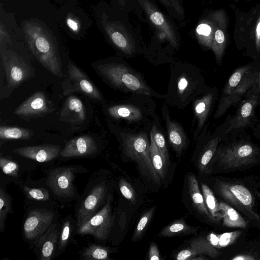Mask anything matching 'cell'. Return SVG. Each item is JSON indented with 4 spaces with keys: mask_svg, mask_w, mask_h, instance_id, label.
<instances>
[{
    "mask_svg": "<svg viewBox=\"0 0 260 260\" xmlns=\"http://www.w3.org/2000/svg\"><path fill=\"white\" fill-rule=\"evenodd\" d=\"M68 26L73 31H77L78 29V25L76 21L71 19L68 18L67 20Z\"/></svg>",
    "mask_w": 260,
    "mask_h": 260,
    "instance_id": "ee69618b",
    "label": "cell"
},
{
    "mask_svg": "<svg viewBox=\"0 0 260 260\" xmlns=\"http://www.w3.org/2000/svg\"><path fill=\"white\" fill-rule=\"evenodd\" d=\"M86 118L85 108L76 96H69L60 111L59 120L73 124H81Z\"/></svg>",
    "mask_w": 260,
    "mask_h": 260,
    "instance_id": "44dd1931",
    "label": "cell"
},
{
    "mask_svg": "<svg viewBox=\"0 0 260 260\" xmlns=\"http://www.w3.org/2000/svg\"><path fill=\"white\" fill-rule=\"evenodd\" d=\"M221 254L216 247L207 239L198 237L190 242L188 248L180 251L177 255L178 260L191 259L196 255L205 254L212 258H216Z\"/></svg>",
    "mask_w": 260,
    "mask_h": 260,
    "instance_id": "d6986e66",
    "label": "cell"
},
{
    "mask_svg": "<svg viewBox=\"0 0 260 260\" xmlns=\"http://www.w3.org/2000/svg\"><path fill=\"white\" fill-rule=\"evenodd\" d=\"M54 109L53 104L45 93L39 91L20 104L14 113L21 118L30 119L50 113Z\"/></svg>",
    "mask_w": 260,
    "mask_h": 260,
    "instance_id": "5bb4252c",
    "label": "cell"
},
{
    "mask_svg": "<svg viewBox=\"0 0 260 260\" xmlns=\"http://www.w3.org/2000/svg\"><path fill=\"white\" fill-rule=\"evenodd\" d=\"M220 140L221 138L219 137H212L204 146L198 162V168L200 172L206 173L207 167L219 146Z\"/></svg>",
    "mask_w": 260,
    "mask_h": 260,
    "instance_id": "484cf974",
    "label": "cell"
},
{
    "mask_svg": "<svg viewBox=\"0 0 260 260\" xmlns=\"http://www.w3.org/2000/svg\"><path fill=\"white\" fill-rule=\"evenodd\" d=\"M2 63L4 69L6 87L13 90L33 76V71L25 60L12 52L1 54Z\"/></svg>",
    "mask_w": 260,
    "mask_h": 260,
    "instance_id": "30bf717a",
    "label": "cell"
},
{
    "mask_svg": "<svg viewBox=\"0 0 260 260\" xmlns=\"http://www.w3.org/2000/svg\"><path fill=\"white\" fill-rule=\"evenodd\" d=\"M214 95L213 91L206 90L191 103L193 112L191 128L194 141L197 140L205 126L213 104Z\"/></svg>",
    "mask_w": 260,
    "mask_h": 260,
    "instance_id": "9a60e30c",
    "label": "cell"
},
{
    "mask_svg": "<svg viewBox=\"0 0 260 260\" xmlns=\"http://www.w3.org/2000/svg\"><path fill=\"white\" fill-rule=\"evenodd\" d=\"M54 215L45 209H35L28 213L23 225L24 237L29 241H37L52 224Z\"/></svg>",
    "mask_w": 260,
    "mask_h": 260,
    "instance_id": "4fadbf2b",
    "label": "cell"
},
{
    "mask_svg": "<svg viewBox=\"0 0 260 260\" xmlns=\"http://www.w3.org/2000/svg\"><path fill=\"white\" fill-rule=\"evenodd\" d=\"M11 211L10 198L2 187L0 189V231L3 232L5 229V220L8 214Z\"/></svg>",
    "mask_w": 260,
    "mask_h": 260,
    "instance_id": "d6a6232c",
    "label": "cell"
},
{
    "mask_svg": "<svg viewBox=\"0 0 260 260\" xmlns=\"http://www.w3.org/2000/svg\"><path fill=\"white\" fill-rule=\"evenodd\" d=\"M259 91H260V72L259 74Z\"/></svg>",
    "mask_w": 260,
    "mask_h": 260,
    "instance_id": "7dc6e473",
    "label": "cell"
},
{
    "mask_svg": "<svg viewBox=\"0 0 260 260\" xmlns=\"http://www.w3.org/2000/svg\"><path fill=\"white\" fill-rule=\"evenodd\" d=\"M254 39L256 49L257 51L260 50V13L258 14L254 25Z\"/></svg>",
    "mask_w": 260,
    "mask_h": 260,
    "instance_id": "60d3db41",
    "label": "cell"
},
{
    "mask_svg": "<svg viewBox=\"0 0 260 260\" xmlns=\"http://www.w3.org/2000/svg\"><path fill=\"white\" fill-rule=\"evenodd\" d=\"M150 19L153 23L156 25H161L164 22L162 15L158 12L153 13L150 16Z\"/></svg>",
    "mask_w": 260,
    "mask_h": 260,
    "instance_id": "7bdbcfd3",
    "label": "cell"
},
{
    "mask_svg": "<svg viewBox=\"0 0 260 260\" xmlns=\"http://www.w3.org/2000/svg\"><path fill=\"white\" fill-rule=\"evenodd\" d=\"M207 90L200 69L185 62L171 65L170 77L164 101L167 105L184 110Z\"/></svg>",
    "mask_w": 260,
    "mask_h": 260,
    "instance_id": "7a4b0ae2",
    "label": "cell"
},
{
    "mask_svg": "<svg viewBox=\"0 0 260 260\" xmlns=\"http://www.w3.org/2000/svg\"><path fill=\"white\" fill-rule=\"evenodd\" d=\"M242 231H237L233 232L226 233L223 234L218 237H216L215 247H226L234 243L236 240L238 239L242 234Z\"/></svg>",
    "mask_w": 260,
    "mask_h": 260,
    "instance_id": "8d00e7d4",
    "label": "cell"
},
{
    "mask_svg": "<svg viewBox=\"0 0 260 260\" xmlns=\"http://www.w3.org/2000/svg\"><path fill=\"white\" fill-rule=\"evenodd\" d=\"M0 167L4 174L16 177L18 176L19 166L16 162L12 160L1 156Z\"/></svg>",
    "mask_w": 260,
    "mask_h": 260,
    "instance_id": "d590c367",
    "label": "cell"
},
{
    "mask_svg": "<svg viewBox=\"0 0 260 260\" xmlns=\"http://www.w3.org/2000/svg\"><path fill=\"white\" fill-rule=\"evenodd\" d=\"M193 259H196V260H205V259H208V258L207 257H205L204 256L201 255V254L199 255V256H195L194 257H193L191 260H193Z\"/></svg>",
    "mask_w": 260,
    "mask_h": 260,
    "instance_id": "f6af8a7d",
    "label": "cell"
},
{
    "mask_svg": "<svg viewBox=\"0 0 260 260\" xmlns=\"http://www.w3.org/2000/svg\"><path fill=\"white\" fill-rule=\"evenodd\" d=\"M23 188L26 196L29 199L46 201L49 198V193L48 191L44 188H34L24 186Z\"/></svg>",
    "mask_w": 260,
    "mask_h": 260,
    "instance_id": "e575fe53",
    "label": "cell"
},
{
    "mask_svg": "<svg viewBox=\"0 0 260 260\" xmlns=\"http://www.w3.org/2000/svg\"><path fill=\"white\" fill-rule=\"evenodd\" d=\"M150 156L153 167L159 178L164 179L166 176V165L151 134L150 133Z\"/></svg>",
    "mask_w": 260,
    "mask_h": 260,
    "instance_id": "1f68e13d",
    "label": "cell"
},
{
    "mask_svg": "<svg viewBox=\"0 0 260 260\" xmlns=\"http://www.w3.org/2000/svg\"><path fill=\"white\" fill-rule=\"evenodd\" d=\"M151 96L129 94L120 100L108 105L105 112L111 122L134 128H151L155 119L156 104ZM110 121V120H109Z\"/></svg>",
    "mask_w": 260,
    "mask_h": 260,
    "instance_id": "3957f363",
    "label": "cell"
},
{
    "mask_svg": "<svg viewBox=\"0 0 260 260\" xmlns=\"http://www.w3.org/2000/svg\"><path fill=\"white\" fill-rule=\"evenodd\" d=\"M60 231L56 223H52L37 241L41 260H50L54 256Z\"/></svg>",
    "mask_w": 260,
    "mask_h": 260,
    "instance_id": "ffe728a7",
    "label": "cell"
},
{
    "mask_svg": "<svg viewBox=\"0 0 260 260\" xmlns=\"http://www.w3.org/2000/svg\"><path fill=\"white\" fill-rule=\"evenodd\" d=\"M77 167L63 166L54 168L49 172L46 184L55 196L70 198L75 195L73 181L78 171Z\"/></svg>",
    "mask_w": 260,
    "mask_h": 260,
    "instance_id": "7c38bea8",
    "label": "cell"
},
{
    "mask_svg": "<svg viewBox=\"0 0 260 260\" xmlns=\"http://www.w3.org/2000/svg\"><path fill=\"white\" fill-rule=\"evenodd\" d=\"M119 186L122 195L133 203L136 202V195L132 186L124 179L119 182Z\"/></svg>",
    "mask_w": 260,
    "mask_h": 260,
    "instance_id": "ab89813d",
    "label": "cell"
},
{
    "mask_svg": "<svg viewBox=\"0 0 260 260\" xmlns=\"http://www.w3.org/2000/svg\"><path fill=\"white\" fill-rule=\"evenodd\" d=\"M260 164V149L248 142L237 141L219 145L206 173H229L249 169Z\"/></svg>",
    "mask_w": 260,
    "mask_h": 260,
    "instance_id": "8992f818",
    "label": "cell"
},
{
    "mask_svg": "<svg viewBox=\"0 0 260 260\" xmlns=\"http://www.w3.org/2000/svg\"><path fill=\"white\" fill-rule=\"evenodd\" d=\"M257 95L253 94L243 102L239 111L231 120L230 124L224 132V134L232 129L244 127L248 124L257 103Z\"/></svg>",
    "mask_w": 260,
    "mask_h": 260,
    "instance_id": "7402d4cb",
    "label": "cell"
},
{
    "mask_svg": "<svg viewBox=\"0 0 260 260\" xmlns=\"http://www.w3.org/2000/svg\"><path fill=\"white\" fill-rule=\"evenodd\" d=\"M33 135V131L28 128L16 126H0L1 140H27Z\"/></svg>",
    "mask_w": 260,
    "mask_h": 260,
    "instance_id": "f1b7e54d",
    "label": "cell"
},
{
    "mask_svg": "<svg viewBox=\"0 0 260 260\" xmlns=\"http://www.w3.org/2000/svg\"><path fill=\"white\" fill-rule=\"evenodd\" d=\"M98 150V145L93 138L89 135H83L68 141L60 155L64 158L87 156L95 153Z\"/></svg>",
    "mask_w": 260,
    "mask_h": 260,
    "instance_id": "e0dca14e",
    "label": "cell"
},
{
    "mask_svg": "<svg viewBox=\"0 0 260 260\" xmlns=\"http://www.w3.org/2000/svg\"><path fill=\"white\" fill-rule=\"evenodd\" d=\"M258 81L257 73L249 66L237 69L230 76L222 91L213 117H221L231 106L236 104L251 87Z\"/></svg>",
    "mask_w": 260,
    "mask_h": 260,
    "instance_id": "52a82bcc",
    "label": "cell"
},
{
    "mask_svg": "<svg viewBox=\"0 0 260 260\" xmlns=\"http://www.w3.org/2000/svg\"><path fill=\"white\" fill-rule=\"evenodd\" d=\"M95 70L104 80L115 89L126 94H142L160 100L164 94L154 90L144 76L123 59H115L100 63Z\"/></svg>",
    "mask_w": 260,
    "mask_h": 260,
    "instance_id": "5b68a950",
    "label": "cell"
},
{
    "mask_svg": "<svg viewBox=\"0 0 260 260\" xmlns=\"http://www.w3.org/2000/svg\"><path fill=\"white\" fill-rule=\"evenodd\" d=\"M150 133L166 165L169 164V155L167 149L166 141L163 133L160 128L159 118L157 117L152 125Z\"/></svg>",
    "mask_w": 260,
    "mask_h": 260,
    "instance_id": "f546056e",
    "label": "cell"
},
{
    "mask_svg": "<svg viewBox=\"0 0 260 260\" xmlns=\"http://www.w3.org/2000/svg\"><path fill=\"white\" fill-rule=\"evenodd\" d=\"M111 199L93 216L78 227L77 233L81 235H90L96 240L105 241L108 239L114 224Z\"/></svg>",
    "mask_w": 260,
    "mask_h": 260,
    "instance_id": "9c48e42d",
    "label": "cell"
},
{
    "mask_svg": "<svg viewBox=\"0 0 260 260\" xmlns=\"http://www.w3.org/2000/svg\"><path fill=\"white\" fill-rule=\"evenodd\" d=\"M114 44L122 50L125 54L131 55L133 50L131 48L125 38L118 32H114L111 36Z\"/></svg>",
    "mask_w": 260,
    "mask_h": 260,
    "instance_id": "f35d334b",
    "label": "cell"
},
{
    "mask_svg": "<svg viewBox=\"0 0 260 260\" xmlns=\"http://www.w3.org/2000/svg\"><path fill=\"white\" fill-rule=\"evenodd\" d=\"M161 111L170 144L175 152L180 154L186 148L188 144L186 133L179 122L171 118L168 105L165 103L161 107Z\"/></svg>",
    "mask_w": 260,
    "mask_h": 260,
    "instance_id": "2e32d148",
    "label": "cell"
},
{
    "mask_svg": "<svg viewBox=\"0 0 260 260\" xmlns=\"http://www.w3.org/2000/svg\"><path fill=\"white\" fill-rule=\"evenodd\" d=\"M212 186L221 201L244 215L250 224L260 229V216L256 209V199L260 196L258 178H215Z\"/></svg>",
    "mask_w": 260,
    "mask_h": 260,
    "instance_id": "6da1fadb",
    "label": "cell"
},
{
    "mask_svg": "<svg viewBox=\"0 0 260 260\" xmlns=\"http://www.w3.org/2000/svg\"><path fill=\"white\" fill-rule=\"evenodd\" d=\"M187 180L189 193L196 209L206 220L211 223H216L206 206L203 194L199 189L198 181L196 177L193 174H189Z\"/></svg>",
    "mask_w": 260,
    "mask_h": 260,
    "instance_id": "cb8c5ba5",
    "label": "cell"
},
{
    "mask_svg": "<svg viewBox=\"0 0 260 260\" xmlns=\"http://www.w3.org/2000/svg\"><path fill=\"white\" fill-rule=\"evenodd\" d=\"M61 151L59 146L54 144L24 146L13 150L14 153L20 156L39 162H48L56 158Z\"/></svg>",
    "mask_w": 260,
    "mask_h": 260,
    "instance_id": "ac0fdd59",
    "label": "cell"
},
{
    "mask_svg": "<svg viewBox=\"0 0 260 260\" xmlns=\"http://www.w3.org/2000/svg\"><path fill=\"white\" fill-rule=\"evenodd\" d=\"M154 208H152L145 212L140 218L135 231L133 241H137L142 236L148 222L151 219L154 211Z\"/></svg>",
    "mask_w": 260,
    "mask_h": 260,
    "instance_id": "74e56055",
    "label": "cell"
},
{
    "mask_svg": "<svg viewBox=\"0 0 260 260\" xmlns=\"http://www.w3.org/2000/svg\"><path fill=\"white\" fill-rule=\"evenodd\" d=\"M108 189L106 183L101 181L94 183L84 196L76 211L77 228L83 224L100 210L105 203Z\"/></svg>",
    "mask_w": 260,
    "mask_h": 260,
    "instance_id": "8fae6325",
    "label": "cell"
},
{
    "mask_svg": "<svg viewBox=\"0 0 260 260\" xmlns=\"http://www.w3.org/2000/svg\"><path fill=\"white\" fill-rule=\"evenodd\" d=\"M61 84L64 95L78 92L93 100L100 102L104 100L102 93L94 83L71 61L68 65L67 78Z\"/></svg>",
    "mask_w": 260,
    "mask_h": 260,
    "instance_id": "ba28073f",
    "label": "cell"
},
{
    "mask_svg": "<svg viewBox=\"0 0 260 260\" xmlns=\"http://www.w3.org/2000/svg\"><path fill=\"white\" fill-rule=\"evenodd\" d=\"M203 196L206 206L214 221L219 223L222 220V213L213 190L205 183L201 184Z\"/></svg>",
    "mask_w": 260,
    "mask_h": 260,
    "instance_id": "4316f807",
    "label": "cell"
},
{
    "mask_svg": "<svg viewBox=\"0 0 260 260\" xmlns=\"http://www.w3.org/2000/svg\"><path fill=\"white\" fill-rule=\"evenodd\" d=\"M109 128L117 138L122 153L135 161L141 174L148 180L159 185L160 178L156 172L150 156V132L148 128L122 126L109 121Z\"/></svg>",
    "mask_w": 260,
    "mask_h": 260,
    "instance_id": "277c9868",
    "label": "cell"
},
{
    "mask_svg": "<svg viewBox=\"0 0 260 260\" xmlns=\"http://www.w3.org/2000/svg\"><path fill=\"white\" fill-rule=\"evenodd\" d=\"M258 184H259V193H260V177L258 178Z\"/></svg>",
    "mask_w": 260,
    "mask_h": 260,
    "instance_id": "bcb514c9",
    "label": "cell"
},
{
    "mask_svg": "<svg viewBox=\"0 0 260 260\" xmlns=\"http://www.w3.org/2000/svg\"><path fill=\"white\" fill-rule=\"evenodd\" d=\"M72 226L70 219L66 220L61 228L57 243V252L60 253L66 248L71 237Z\"/></svg>",
    "mask_w": 260,
    "mask_h": 260,
    "instance_id": "836d02e7",
    "label": "cell"
},
{
    "mask_svg": "<svg viewBox=\"0 0 260 260\" xmlns=\"http://www.w3.org/2000/svg\"><path fill=\"white\" fill-rule=\"evenodd\" d=\"M227 28V19L225 14L214 30L211 46L218 62L221 61L226 46Z\"/></svg>",
    "mask_w": 260,
    "mask_h": 260,
    "instance_id": "d4e9b609",
    "label": "cell"
},
{
    "mask_svg": "<svg viewBox=\"0 0 260 260\" xmlns=\"http://www.w3.org/2000/svg\"><path fill=\"white\" fill-rule=\"evenodd\" d=\"M148 259L150 260H159L160 259L157 246L154 242H151L150 245Z\"/></svg>",
    "mask_w": 260,
    "mask_h": 260,
    "instance_id": "b9f144b4",
    "label": "cell"
},
{
    "mask_svg": "<svg viewBox=\"0 0 260 260\" xmlns=\"http://www.w3.org/2000/svg\"><path fill=\"white\" fill-rule=\"evenodd\" d=\"M219 203L222 213V223L224 226L242 229L249 227L250 224L249 221L236 209L222 201L219 202Z\"/></svg>",
    "mask_w": 260,
    "mask_h": 260,
    "instance_id": "603a6c76",
    "label": "cell"
},
{
    "mask_svg": "<svg viewBox=\"0 0 260 260\" xmlns=\"http://www.w3.org/2000/svg\"><path fill=\"white\" fill-rule=\"evenodd\" d=\"M198 227L187 225L184 220H177L162 229L158 234L159 237H170L196 234Z\"/></svg>",
    "mask_w": 260,
    "mask_h": 260,
    "instance_id": "83f0119b",
    "label": "cell"
},
{
    "mask_svg": "<svg viewBox=\"0 0 260 260\" xmlns=\"http://www.w3.org/2000/svg\"><path fill=\"white\" fill-rule=\"evenodd\" d=\"M110 250L108 247L90 244L80 252V258L85 260L108 259Z\"/></svg>",
    "mask_w": 260,
    "mask_h": 260,
    "instance_id": "4dcf8cb0",
    "label": "cell"
}]
</instances>
